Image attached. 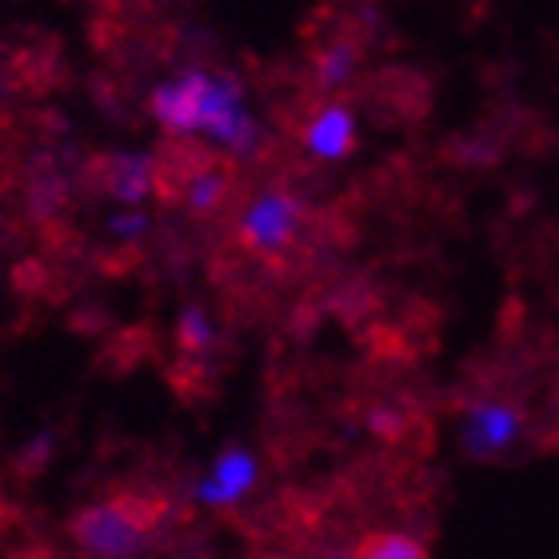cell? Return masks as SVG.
I'll list each match as a JSON object with an SVG mask.
<instances>
[{"label": "cell", "mask_w": 559, "mask_h": 559, "mask_svg": "<svg viewBox=\"0 0 559 559\" xmlns=\"http://www.w3.org/2000/svg\"><path fill=\"white\" fill-rule=\"evenodd\" d=\"M324 559H352V556H344V551H332V556H324Z\"/></svg>", "instance_id": "cell-16"}, {"label": "cell", "mask_w": 559, "mask_h": 559, "mask_svg": "<svg viewBox=\"0 0 559 559\" xmlns=\"http://www.w3.org/2000/svg\"><path fill=\"white\" fill-rule=\"evenodd\" d=\"M156 192V160L148 152H120L108 160V197L120 209H140Z\"/></svg>", "instance_id": "cell-7"}, {"label": "cell", "mask_w": 559, "mask_h": 559, "mask_svg": "<svg viewBox=\"0 0 559 559\" xmlns=\"http://www.w3.org/2000/svg\"><path fill=\"white\" fill-rule=\"evenodd\" d=\"M4 93H9V84H4V72H0V100H4Z\"/></svg>", "instance_id": "cell-15"}, {"label": "cell", "mask_w": 559, "mask_h": 559, "mask_svg": "<svg viewBox=\"0 0 559 559\" xmlns=\"http://www.w3.org/2000/svg\"><path fill=\"white\" fill-rule=\"evenodd\" d=\"M260 479V460L248 448H224L216 460H212L209 476L197 479V503L204 508H233L248 496V491L257 488Z\"/></svg>", "instance_id": "cell-5"}, {"label": "cell", "mask_w": 559, "mask_h": 559, "mask_svg": "<svg viewBox=\"0 0 559 559\" xmlns=\"http://www.w3.org/2000/svg\"><path fill=\"white\" fill-rule=\"evenodd\" d=\"M304 148L324 164H336L344 156H352V148H356V117H352V108L340 105V100L320 108L304 124Z\"/></svg>", "instance_id": "cell-6"}, {"label": "cell", "mask_w": 559, "mask_h": 559, "mask_svg": "<svg viewBox=\"0 0 559 559\" xmlns=\"http://www.w3.org/2000/svg\"><path fill=\"white\" fill-rule=\"evenodd\" d=\"M524 431V412L508 400H472L464 408V428H460V448L472 460H491L515 448Z\"/></svg>", "instance_id": "cell-4"}, {"label": "cell", "mask_w": 559, "mask_h": 559, "mask_svg": "<svg viewBox=\"0 0 559 559\" xmlns=\"http://www.w3.org/2000/svg\"><path fill=\"white\" fill-rule=\"evenodd\" d=\"M48 452H52V436L48 431H40L33 440V448H24V460H21V467L28 472V467H40L48 460Z\"/></svg>", "instance_id": "cell-14"}, {"label": "cell", "mask_w": 559, "mask_h": 559, "mask_svg": "<svg viewBox=\"0 0 559 559\" xmlns=\"http://www.w3.org/2000/svg\"><path fill=\"white\" fill-rule=\"evenodd\" d=\"M228 197V176L221 168H200L192 180L185 185V204L188 212H197V216H209L216 212Z\"/></svg>", "instance_id": "cell-9"}, {"label": "cell", "mask_w": 559, "mask_h": 559, "mask_svg": "<svg viewBox=\"0 0 559 559\" xmlns=\"http://www.w3.org/2000/svg\"><path fill=\"white\" fill-rule=\"evenodd\" d=\"M212 72L185 69L160 81L148 93V112L168 136H200V112H204V96H209Z\"/></svg>", "instance_id": "cell-3"}, {"label": "cell", "mask_w": 559, "mask_h": 559, "mask_svg": "<svg viewBox=\"0 0 559 559\" xmlns=\"http://www.w3.org/2000/svg\"><path fill=\"white\" fill-rule=\"evenodd\" d=\"M368 428L376 431V436H400V428H404V416L400 412H392V408H372L368 412Z\"/></svg>", "instance_id": "cell-13"}, {"label": "cell", "mask_w": 559, "mask_h": 559, "mask_svg": "<svg viewBox=\"0 0 559 559\" xmlns=\"http://www.w3.org/2000/svg\"><path fill=\"white\" fill-rule=\"evenodd\" d=\"M300 221V200L284 192V188H269V192L248 200V209L240 212V245L260 252V257H276L296 240Z\"/></svg>", "instance_id": "cell-2"}, {"label": "cell", "mask_w": 559, "mask_h": 559, "mask_svg": "<svg viewBox=\"0 0 559 559\" xmlns=\"http://www.w3.org/2000/svg\"><path fill=\"white\" fill-rule=\"evenodd\" d=\"M356 64H360V52L352 40H336V45H328L320 57H316V84L320 88H344V84L356 76Z\"/></svg>", "instance_id": "cell-8"}, {"label": "cell", "mask_w": 559, "mask_h": 559, "mask_svg": "<svg viewBox=\"0 0 559 559\" xmlns=\"http://www.w3.org/2000/svg\"><path fill=\"white\" fill-rule=\"evenodd\" d=\"M352 559H428V548L404 532H376L364 539Z\"/></svg>", "instance_id": "cell-10"}, {"label": "cell", "mask_w": 559, "mask_h": 559, "mask_svg": "<svg viewBox=\"0 0 559 559\" xmlns=\"http://www.w3.org/2000/svg\"><path fill=\"white\" fill-rule=\"evenodd\" d=\"M176 344L185 352H209L216 344V324L200 304H188L185 312L176 316Z\"/></svg>", "instance_id": "cell-11"}, {"label": "cell", "mask_w": 559, "mask_h": 559, "mask_svg": "<svg viewBox=\"0 0 559 559\" xmlns=\"http://www.w3.org/2000/svg\"><path fill=\"white\" fill-rule=\"evenodd\" d=\"M72 536L93 559H140L152 527L136 500H100L72 520Z\"/></svg>", "instance_id": "cell-1"}, {"label": "cell", "mask_w": 559, "mask_h": 559, "mask_svg": "<svg viewBox=\"0 0 559 559\" xmlns=\"http://www.w3.org/2000/svg\"><path fill=\"white\" fill-rule=\"evenodd\" d=\"M144 233H148L144 209H117L108 216V236H117V240H140Z\"/></svg>", "instance_id": "cell-12"}]
</instances>
